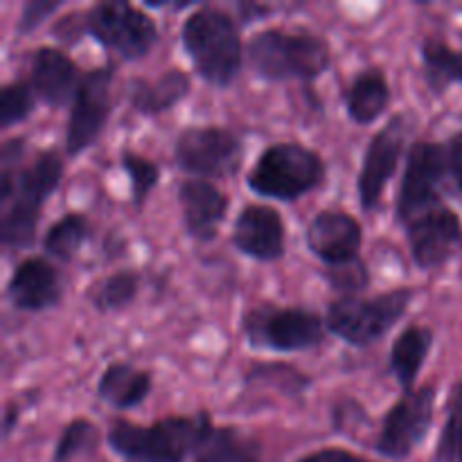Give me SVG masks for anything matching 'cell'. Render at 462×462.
<instances>
[{"label":"cell","instance_id":"cell-2","mask_svg":"<svg viewBox=\"0 0 462 462\" xmlns=\"http://www.w3.org/2000/svg\"><path fill=\"white\" fill-rule=\"evenodd\" d=\"M180 45L194 72L215 88H228L246 59L237 18L215 5H201L180 25Z\"/></svg>","mask_w":462,"mask_h":462},{"label":"cell","instance_id":"cell-15","mask_svg":"<svg viewBox=\"0 0 462 462\" xmlns=\"http://www.w3.org/2000/svg\"><path fill=\"white\" fill-rule=\"evenodd\" d=\"M233 246L255 262H278L287 253V228L275 208L248 203L235 217Z\"/></svg>","mask_w":462,"mask_h":462},{"label":"cell","instance_id":"cell-16","mask_svg":"<svg viewBox=\"0 0 462 462\" xmlns=\"http://www.w3.org/2000/svg\"><path fill=\"white\" fill-rule=\"evenodd\" d=\"M305 244L325 266L346 264L361 257L364 226L350 212L320 210L307 226Z\"/></svg>","mask_w":462,"mask_h":462},{"label":"cell","instance_id":"cell-28","mask_svg":"<svg viewBox=\"0 0 462 462\" xmlns=\"http://www.w3.org/2000/svg\"><path fill=\"white\" fill-rule=\"evenodd\" d=\"M244 383L275 388L282 395L300 397L311 386V377L287 364H255L244 374Z\"/></svg>","mask_w":462,"mask_h":462},{"label":"cell","instance_id":"cell-21","mask_svg":"<svg viewBox=\"0 0 462 462\" xmlns=\"http://www.w3.org/2000/svg\"><path fill=\"white\" fill-rule=\"evenodd\" d=\"M347 117L359 126H370L386 113L391 104V84L382 68H365L343 93Z\"/></svg>","mask_w":462,"mask_h":462},{"label":"cell","instance_id":"cell-12","mask_svg":"<svg viewBox=\"0 0 462 462\" xmlns=\"http://www.w3.org/2000/svg\"><path fill=\"white\" fill-rule=\"evenodd\" d=\"M411 125L406 113L393 116L377 134L370 138L356 176V199L364 212H374L382 206L388 183L395 179L397 167L406 152L411 138Z\"/></svg>","mask_w":462,"mask_h":462},{"label":"cell","instance_id":"cell-8","mask_svg":"<svg viewBox=\"0 0 462 462\" xmlns=\"http://www.w3.org/2000/svg\"><path fill=\"white\" fill-rule=\"evenodd\" d=\"M86 34L125 61L149 57L158 43V25L144 9L122 0L95 3L86 12Z\"/></svg>","mask_w":462,"mask_h":462},{"label":"cell","instance_id":"cell-17","mask_svg":"<svg viewBox=\"0 0 462 462\" xmlns=\"http://www.w3.org/2000/svg\"><path fill=\"white\" fill-rule=\"evenodd\" d=\"M63 298V278L45 257H25L14 266L7 282V300L16 311L41 314Z\"/></svg>","mask_w":462,"mask_h":462},{"label":"cell","instance_id":"cell-9","mask_svg":"<svg viewBox=\"0 0 462 462\" xmlns=\"http://www.w3.org/2000/svg\"><path fill=\"white\" fill-rule=\"evenodd\" d=\"M447 183L451 180L445 143L415 140L406 153L404 174H402L400 192H397L395 219L400 221V226L445 203L442 192Z\"/></svg>","mask_w":462,"mask_h":462},{"label":"cell","instance_id":"cell-23","mask_svg":"<svg viewBox=\"0 0 462 462\" xmlns=\"http://www.w3.org/2000/svg\"><path fill=\"white\" fill-rule=\"evenodd\" d=\"M153 388L149 370H140L129 361H116L102 370L97 379L99 400L116 411H131L143 404Z\"/></svg>","mask_w":462,"mask_h":462},{"label":"cell","instance_id":"cell-13","mask_svg":"<svg viewBox=\"0 0 462 462\" xmlns=\"http://www.w3.org/2000/svg\"><path fill=\"white\" fill-rule=\"evenodd\" d=\"M113 79H116V68L111 63L93 68L84 75L68 116L66 138H63L68 156H81L102 135L113 113Z\"/></svg>","mask_w":462,"mask_h":462},{"label":"cell","instance_id":"cell-1","mask_svg":"<svg viewBox=\"0 0 462 462\" xmlns=\"http://www.w3.org/2000/svg\"><path fill=\"white\" fill-rule=\"evenodd\" d=\"M63 180V161L54 149H41L14 174H0V239L7 251L30 248L36 239L45 201Z\"/></svg>","mask_w":462,"mask_h":462},{"label":"cell","instance_id":"cell-18","mask_svg":"<svg viewBox=\"0 0 462 462\" xmlns=\"http://www.w3.org/2000/svg\"><path fill=\"white\" fill-rule=\"evenodd\" d=\"M185 233L197 242H215L228 217L230 201L212 180L185 179L176 189Z\"/></svg>","mask_w":462,"mask_h":462},{"label":"cell","instance_id":"cell-3","mask_svg":"<svg viewBox=\"0 0 462 462\" xmlns=\"http://www.w3.org/2000/svg\"><path fill=\"white\" fill-rule=\"evenodd\" d=\"M212 429V418L206 411L192 415H167L152 424L116 418L108 424L106 442L126 460L183 462L189 454L201 449Z\"/></svg>","mask_w":462,"mask_h":462},{"label":"cell","instance_id":"cell-30","mask_svg":"<svg viewBox=\"0 0 462 462\" xmlns=\"http://www.w3.org/2000/svg\"><path fill=\"white\" fill-rule=\"evenodd\" d=\"M120 165L125 170V174L129 176L134 208L135 210H143L147 206L152 192L156 189L158 180H161V167L152 158L143 156V153L134 152V149H122Z\"/></svg>","mask_w":462,"mask_h":462},{"label":"cell","instance_id":"cell-24","mask_svg":"<svg viewBox=\"0 0 462 462\" xmlns=\"http://www.w3.org/2000/svg\"><path fill=\"white\" fill-rule=\"evenodd\" d=\"M422 75L433 95H445L451 86H462V50L438 36H427L420 45Z\"/></svg>","mask_w":462,"mask_h":462},{"label":"cell","instance_id":"cell-32","mask_svg":"<svg viewBox=\"0 0 462 462\" xmlns=\"http://www.w3.org/2000/svg\"><path fill=\"white\" fill-rule=\"evenodd\" d=\"M99 440V431L90 420L77 418L66 424V429L59 436L57 447H54L52 462H72L79 458L86 451L95 449Z\"/></svg>","mask_w":462,"mask_h":462},{"label":"cell","instance_id":"cell-37","mask_svg":"<svg viewBox=\"0 0 462 462\" xmlns=\"http://www.w3.org/2000/svg\"><path fill=\"white\" fill-rule=\"evenodd\" d=\"M296 462H373L364 456L355 454V451H347L343 447H325V449L314 451V454L302 456L300 460Z\"/></svg>","mask_w":462,"mask_h":462},{"label":"cell","instance_id":"cell-31","mask_svg":"<svg viewBox=\"0 0 462 462\" xmlns=\"http://www.w3.org/2000/svg\"><path fill=\"white\" fill-rule=\"evenodd\" d=\"M36 97L30 79H14L0 88V126L9 129L14 125H21L34 113Z\"/></svg>","mask_w":462,"mask_h":462},{"label":"cell","instance_id":"cell-6","mask_svg":"<svg viewBox=\"0 0 462 462\" xmlns=\"http://www.w3.org/2000/svg\"><path fill=\"white\" fill-rule=\"evenodd\" d=\"M411 287H395L379 296L337 298L325 310L328 332L352 347L374 346L400 323L413 302Z\"/></svg>","mask_w":462,"mask_h":462},{"label":"cell","instance_id":"cell-25","mask_svg":"<svg viewBox=\"0 0 462 462\" xmlns=\"http://www.w3.org/2000/svg\"><path fill=\"white\" fill-rule=\"evenodd\" d=\"M262 447L239 429L217 427L194 456V462H260Z\"/></svg>","mask_w":462,"mask_h":462},{"label":"cell","instance_id":"cell-14","mask_svg":"<svg viewBox=\"0 0 462 462\" xmlns=\"http://www.w3.org/2000/svg\"><path fill=\"white\" fill-rule=\"evenodd\" d=\"M409 242L411 260L420 271H438L462 251V219L447 203L422 212L402 226Z\"/></svg>","mask_w":462,"mask_h":462},{"label":"cell","instance_id":"cell-7","mask_svg":"<svg viewBox=\"0 0 462 462\" xmlns=\"http://www.w3.org/2000/svg\"><path fill=\"white\" fill-rule=\"evenodd\" d=\"M242 332L248 346L269 352H307L325 341V316L305 307H280L262 302L242 316Z\"/></svg>","mask_w":462,"mask_h":462},{"label":"cell","instance_id":"cell-20","mask_svg":"<svg viewBox=\"0 0 462 462\" xmlns=\"http://www.w3.org/2000/svg\"><path fill=\"white\" fill-rule=\"evenodd\" d=\"M189 90H192V79L180 68H170L162 75H158L156 79L134 77L126 86L131 108L147 117L171 111L176 104L188 97Z\"/></svg>","mask_w":462,"mask_h":462},{"label":"cell","instance_id":"cell-36","mask_svg":"<svg viewBox=\"0 0 462 462\" xmlns=\"http://www.w3.org/2000/svg\"><path fill=\"white\" fill-rule=\"evenodd\" d=\"M447 161H449V180L454 189L462 194V129L447 138Z\"/></svg>","mask_w":462,"mask_h":462},{"label":"cell","instance_id":"cell-33","mask_svg":"<svg viewBox=\"0 0 462 462\" xmlns=\"http://www.w3.org/2000/svg\"><path fill=\"white\" fill-rule=\"evenodd\" d=\"M323 278L338 298H356L370 287V269L364 257L346 262L338 266H325Z\"/></svg>","mask_w":462,"mask_h":462},{"label":"cell","instance_id":"cell-19","mask_svg":"<svg viewBox=\"0 0 462 462\" xmlns=\"http://www.w3.org/2000/svg\"><path fill=\"white\" fill-rule=\"evenodd\" d=\"M86 72L63 50L43 45L32 54L30 84L36 97L50 108L72 106Z\"/></svg>","mask_w":462,"mask_h":462},{"label":"cell","instance_id":"cell-35","mask_svg":"<svg viewBox=\"0 0 462 462\" xmlns=\"http://www.w3.org/2000/svg\"><path fill=\"white\" fill-rule=\"evenodd\" d=\"M52 34L66 45L79 43L81 36L86 34V12H72L59 18L52 27Z\"/></svg>","mask_w":462,"mask_h":462},{"label":"cell","instance_id":"cell-4","mask_svg":"<svg viewBox=\"0 0 462 462\" xmlns=\"http://www.w3.org/2000/svg\"><path fill=\"white\" fill-rule=\"evenodd\" d=\"M246 63L255 77L271 84L291 79L311 84L332 66V48L314 32L269 27L251 36Z\"/></svg>","mask_w":462,"mask_h":462},{"label":"cell","instance_id":"cell-38","mask_svg":"<svg viewBox=\"0 0 462 462\" xmlns=\"http://www.w3.org/2000/svg\"><path fill=\"white\" fill-rule=\"evenodd\" d=\"M239 9V18H242L244 23H251V21H262L264 16H269L271 14V7H266V5H246V3H239L237 5Z\"/></svg>","mask_w":462,"mask_h":462},{"label":"cell","instance_id":"cell-10","mask_svg":"<svg viewBox=\"0 0 462 462\" xmlns=\"http://www.w3.org/2000/svg\"><path fill=\"white\" fill-rule=\"evenodd\" d=\"M244 161V144L235 131L217 125H192L174 140V162L189 179H233Z\"/></svg>","mask_w":462,"mask_h":462},{"label":"cell","instance_id":"cell-26","mask_svg":"<svg viewBox=\"0 0 462 462\" xmlns=\"http://www.w3.org/2000/svg\"><path fill=\"white\" fill-rule=\"evenodd\" d=\"M143 287V275L134 269H120L88 287V302L99 314H116L134 305Z\"/></svg>","mask_w":462,"mask_h":462},{"label":"cell","instance_id":"cell-5","mask_svg":"<svg viewBox=\"0 0 462 462\" xmlns=\"http://www.w3.org/2000/svg\"><path fill=\"white\" fill-rule=\"evenodd\" d=\"M328 165L316 149L300 143L269 144L248 171L251 192L275 201H298L325 183Z\"/></svg>","mask_w":462,"mask_h":462},{"label":"cell","instance_id":"cell-22","mask_svg":"<svg viewBox=\"0 0 462 462\" xmlns=\"http://www.w3.org/2000/svg\"><path fill=\"white\" fill-rule=\"evenodd\" d=\"M433 341H436V334L427 325H409L397 334L391 347V356H388V365H391L393 377L404 393L418 388L415 383H418L420 373H422L424 364L431 355Z\"/></svg>","mask_w":462,"mask_h":462},{"label":"cell","instance_id":"cell-11","mask_svg":"<svg viewBox=\"0 0 462 462\" xmlns=\"http://www.w3.org/2000/svg\"><path fill=\"white\" fill-rule=\"evenodd\" d=\"M438 386L422 383L409 393H402L400 400L383 415L377 438V451L383 458L406 460L424 440L436 420Z\"/></svg>","mask_w":462,"mask_h":462},{"label":"cell","instance_id":"cell-29","mask_svg":"<svg viewBox=\"0 0 462 462\" xmlns=\"http://www.w3.org/2000/svg\"><path fill=\"white\" fill-rule=\"evenodd\" d=\"M436 462H462V374L447 397V420L438 438Z\"/></svg>","mask_w":462,"mask_h":462},{"label":"cell","instance_id":"cell-34","mask_svg":"<svg viewBox=\"0 0 462 462\" xmlns=\"http://www.w3.org/2000/svg\"><path fill=\"white\" fill-rule=\"evenodd\" d=\"M61 7H66V0H27L21 7L16 32L21 36H30L36 27L43 25V23L48 21V18H52Z\"/></svg>","mask_w":462,"mask_h":462},{"label":"cell","instance_id":"cell-27","mask_svg":"<svg viewBox=\"0 0 462 462\" xmlns=\"http://www.w3.org/2000/svg\"><path fill=\"white\" fill-rule=\"evenodd\" d=\"M90 221L81 212H68L61 219L54 221L43 237V251L48 257L59 262H70L79 255L84 244L90 239Z\"/></svg>","mask_w":462,"mask_h":462},{"label":"cell","instance_id":"cell-39","mask_svg":"<svg viewBox=\"0 0 462 462\" xmlns=\"http://www.w3.org/2000/svg\"><path fill=\"white\" fill-rule=\"evenodd\" d=\"M18 418H21V409H18V404H14V402H7L5 404V415H3V436L9 438L12 436L14 427H16Z\"/></svg>","mask_w":462,"mask_h":462}]
</instances>
